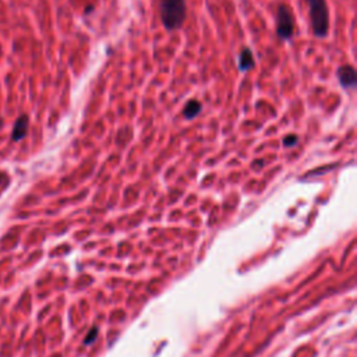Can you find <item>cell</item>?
I'll return each instance as SVG.
<instances>
[{
  "label": "cell",
  "instance_id": "obj_6",
  "mask_svg": "<svg viewBox=\"0 0 357 357\" xmlns=\"http://www.w3.org/2000/svg\"><path fill=\"white\" fill-rule=\"evenodd\" d=\"M254 67V56L251 53V50L248 48H244L240 53V57H239V69L240 71H248Z\"/></svg>",
  "mask_w": 357,
  "mask_h": 357
},
{
  "label": "cell",
  "instance_id": "obj_5",
  "mask_svg": "<svg viewBox=\"0 0 357 357\" xmlns=\"http://www.w3.org/2000/svg\"><path fill=\"white\" fill-rule=\"evenodd\" d=\"M28 127H30V119L27 114H21L18 119L15 120L14 126H13V131H11V140L13 141H21L23 138L27 137L28 134Z\"/></svg>",
  "mask_w": 357,
  "mask_h": 357
},
{
  "label": "cell",
  "instance_id": "obj_9",
  "mask_svg": "<svg viewBox=\"0 0 357 357\" xmlns=\"http://www.w3.org/2000/svg\"><path fill=\"white\" fill-rule=\"evenodd\" d=\"M96 335H98V328L94 327L91 331L88 332V335H87V338H85L84 343L85 345H88V343H92L96 339Z\"/></svg>",
  "mask_w": 357,
  "mask_h": 357
},
{
  "label": "cell",
  "instance_id": "obj_7",
  "mask_svg": "<svg viewBox=\"0 0 357 357\" xmlns=\"http://www.w3.org/2000/svg\"><path fill=\"white\" fill-rule=\"evenodd\" d=\"M201 109H203V106H201V104H200L199 101H189V102L186 104V106H184V117H186V119H194V117L201 112Z\"/></svg>",
  "mask_w": 357,
  "mask_h": 357
},
{
  "label": "cell",
  "instance_id": "obj_2",
  "mask_svg": "<svg viewBox=\"0 0 357 357\" xmlns=\"http://www.w3.org/2000/svg\"><path fill=\"white\" fill-rule=\"evenodd\" d=\"M308 6V15L311 28L317 38H325L329 30V11L327 0H306Z\"/></svg>",
  "mask_w": 357,
  "mask_h": 357
},
{
  "label": "cell",
  "instance_id": "obj_10",
  "mask_svg": "<svg viewBox=\"0 0 357 357\" xmlns=\"http://www.w3.org/2000/svg\"><path fill=\"white\" fill-rule=\"evenodd\" d=\"M2 127H3V120L0 119V129H2Z\"/></svg>",
  "mask_w": 357,
  "mask_h": 357
},
{
  "label": "cell",
  "instance_id": "obj_3",
  "mask_svg": "<svg viewBox=\"0 0 357 357\" xmlns=\"http://www.w3.org/2000/svg\"><path fill=\"white\" fill-rule=\"evenodd\" d=\"M276 35L279 39L289 41L294 35V17L286 5H281L276 13Z\"/></svg>",
  "mask_w": 357,
  "mask_h": 357
},
{
  "label": "cell",
  "instance_id": "obj_4",
  "mask_svg": "<svg viewBox=\"0 0 357 357\" xmlns=\"http://www.w3.org/2000/svg\"><path fill=\"white\" fill-rule=\"evenodd\" d=\"M338 78L343 88H353L357 84V74L354 67L350 65H345L338 69Z\"/></svg>",
  "mask_w": 357,
  "mask_h": 357
},
{
  "label": "cell",
  "instance_id": "obj_8",
  "mask_svg": "<svg viewBox=\"0 0 357 357\" xmlns=\"http://www.w3.org/2000/svg\"><path fill=\"white\" fill-rule=\"evenodd\" d=\"M298 141L299 137L296 134H289V135H286V137L283 138V145H285V147H294V145L298 144Z\"/></svg>",
  "mask_w": 357,
  "mask_h": 357
},
{
  "label": "cell",
  "instance_id": "obj_1",
  "mask_svg": "<svg viewBox=\"0 0 357 357\" xmlns=\"http://www.w3.org/2000/svg\"><path fill=\"white\" fill-rule=\"evenodd\" d=\"M159 13L162 24L166 30H177L183 25L187 15L186 0H161Z\"/></svg>",
  "mask_w": 357,
  "mask_h": 357
}]
</instances>
